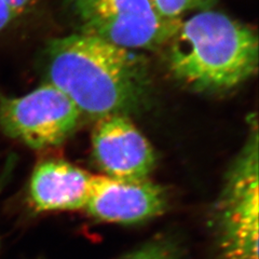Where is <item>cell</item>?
Wrapping results in <instances>:
<instances>
[{"label":"cell","mask_w":259,"mask_h":259,"mask_svg":"<svg viewBox=\"0 0 259 259\" xmlns=\"http://www.w3.org/2000/svg\"><path fill=\"white\" fill-rule=\"evenodd\" d=\"M14 164H15L14 158L9 157L7 159L4 167L2 168V171H0V194H2L3 190L5 189L8 182H9V180H10V176L13 172Z\"/></svg>","instance_id":"cell-12"},{"label":"cell","mask_w":259,"mask_h":259,"mask_svg":"<svg viewBox=\"0 0 259 259\" xmlns=\"http://www.w3.org/2000/svg\"><path fill=\"white\" fill-rule=\"evenodd\" d=\"M94 175L67 161L39 162L31 173L28 200L36 213L77 210L85 207Z\"/></svg>","instance_id":"cell-8"},{"label":"cell","mask_w":259,"mask_h":259,"mask_svg":"<svg viewBox=\"0 0 259 259\" xmlns=\"http://www.w3.org/2000/svg\"><path fill=\"white\" fill-rule=\"evenodd\" d=\"M167 196L161 186L146 181H119L94 176L84 207L96 221L110 224H136L163 214Z\"/></svg>","instance_id":"cell-7"},{"label":"cell","mask_w":259,"mask_h":259,"mask_svg":"<svg viewBox=\"0 0 259 259\" xmlns=\"http://www.w3.org/2000/svg\"><path fill=\"white\" fill-rule=\"evenodd\" d=\"M18 16L19 14L5 0H0V31L9 27Z\"/></svg>","instance_id":"cell-11"},{"label":"cell","mask_w":259,"mask_h":259,"mask_svg":"<svg viewBox=\"0 0 259 259\" xmlns=\"http://www.w3.org/2000/svg\"><path fill=\"white\" fill-rule=\"evenodd\" d=\"M81 116L76 105L48 82L21 96L0 93V132L34 150L64 143Z\"/></svg>","instance_id":"cell-4"},{"label":"cell","mask_w":259,"mask_h":259,"mask_svg":"<svg viewBox=\"0 0 259 259\" xmlns=\"http://www.w3.org/2000/svg\"><path fill=\"white\" fill-rule=\"evenodd\" d=\"M92 150L105 176L115 180H149L156 166L152 146L128 116L110 115L97 119Z\"/></svg>","instance_id":"cell-6"},{"label":"cell","mask_w":259,"mask_h":259,"mask_svg":"<svg viewBox=\"0 0 259 259\" xmlns=\"http://www.w3.org/2000/svg\"><path fill=\"white\" fill-rule=\"evenodd\" d=\"M216 0H149L159 18L168 25L180 26L183 16L194 9H207Z\"/></svg>","instance_id":"cell-10"},{"label":"cell","mask_w":259,"mask_h":259,"mask_svg":"<svg viewBox=\"0 0 259 259\" xmlns=\"http://www.w3.org/2000/svg\"><path fill=\"white\" fill-rule=\"evenodd\" d=\"M225 177L212 214L218 259H258L259 145L256 116Z\"/></svg>","instance_id":"cell-3"},{"label":"cell","mask_w":259,"mask_h":259,"mask_svg":"<svg viewBox=\"0 0 259 259\" xmlns=\"http://www.w3.org/2000/svg\"><path fill=\"white\" fill-rule=\"evenodd\" d=\"M182 243L173 236H161L145 243L121 259H182Z\"/></svg>","instance_id":"cell-9"},{"label":"cell","mask_w":259,"mask_h":259,"mask_svg":"<svg viewBox=\"0 0 259 259\" xmlns=\"http://www.w3.org/2000/svg\"><path fill=\"white\" fill-rule=\"evenodd\" d=\"M172 75L198 92H225L253 77L258 37L225 13L202 10L182 21L166 42Z\"/></svg>","instance_id":"cell-2"},{"label":"cell","mask_w":259,"mask_h":259,"mask_svg":"<svg viewBox=\"0 0 259 259\" xmlns=\"http://www.w3.org/2000/svg\"><path fill=\"white\" fill-rule=\"evenodd\" d=\"M46 60L47 82L66 95L81 115L130 117L149 102L148 64L137 51L80 32L52 40Z\"/></svg>","instance_id":"cell-1"},{"label":"cell","mask_w":259,"mask_h":259,"mask_svg":"<svg viewBox=\"0 0 259 259\" xmlns=\"http://www.w3.org/2000/svg\"><path fill=\"white\" fill-rule=\"evenodd\" d=\"M66 2L83 34L130 50H152L166 45L178 28L162 21L149 0Z\"/></svg>","instance_id":"cell-5"},{"label":"cell","mask_w":259,"mask_h":259,"mask_svg":"<svg viewBox=\"0 0 259 259\" xmlns=\"http://www.w3.org/2000/svg\"><path fill=\"white\" fill-rule=\"evenodd\" d=\"M5 2L20 15L23 12H25V10L31 5L32 0H5Z\"/></svg>","instance_id":"cell-13"}]
</instances>
